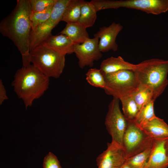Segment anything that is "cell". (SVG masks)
I'll return each mask as SVG.
<instances>
[{"mask_svg":"<svg viewBox=\"0 0 168 168\" xmlns=\"http://www.w3.org/2000/svg\"><path fill=\"white\" fill-rule=\"evenodd\" d=\"M29 0H17L12 12L0 23V32L12 41L22 56L23 66L30 64V37L31 27Z\"/></svg>","mask_w":168,"mask_h":168,"instance_id":"obj_1","label":"cell"},{"mask_svg":"<svg viewBox=\"0 0 168 168\" xmlns=\"http://www.w3.org/2000/svg\"><path fill=\"white\" fill-rule=\"evenodd\" d=\"M49 78L33 65L18 69L12 83L14 91L24 102L26 108L40 98L48 89Z\"/></svg>","mask_w":168,"mask_h":168,"instance_id":"obj_2","label":"cell"},{"mask_svg":"<svg viewBox=\"0 0 168 168\" xmlns=\"http://www.w3.org/2000/svg\"><path fill=\"white\" fill-rule=\"evenodd\" d=\"M138 84L150 89L154 100L163 92L168 84V60L152 58L136 64L133 71Z\"/></svg>","mask_w":168,"mask_h":168,"instance_id":"obj_3","label":"cell"},{"mask_svg":"<svg viewBox=\"0 0 168 168\" xmlns=\"http://www.w3.org/2000/svg\"><path fill=\"white\" fill-rule=\"evenodd\" d=\"M65 56L43 42L30 50V61L32 65L45 76L57 78L64 69Z\"/></svg>","mask_w":168,"mask_h":168,"instance_id":"obj_4","label":"cell"},{"mask_svg":"<svg viewBox=\"0 0 168 168\" xmlns=\"http://www.w3.org/2000/svg\"><path fill=\"white\" fill-rule=\"evenodd\" d=\"M91 1L97 12L105 9L124 7L157 15L168 10V0H93Z\"/></svg>","mask_w":168,"mask_h":168,"instance_id":"obj_5","label":"cell"},{"mask_svg":"<svg viewBox=\"0 0 168 168\" xmlns=\"http://www.w3.org/2000/svg\"><path fill=\"white\" fill-rule=\"evenodd\" d=\"M105 93L119 99L131 96L139 84L134 71L124 70L104 75Z\"/></svg>","mask_w":168,"mask_h":168,"instance_id":"obj_6","label":"cell"},{"mask_svg":"<svg viewBox=\"0 0 168 168\" xmlns=\"http://www.w3.org/2000/svg\"><path fill=\"white\" fill-rule=\"evenodd\" d=\"M153 141V139L135 121H127L123 139V147L126 159L151 147Z\"/></svg>","mask_w":168,"mask_h":168,"instance_id":"obj_7","label":"cell"},{"mask_svg":"<svg viewBox=\"0 0 168 168\" xmlns=\"http://www.w3.org/2000/svg\"><path fill=\"white\" fill-rule=\"evenodd\" d=\"M69 1L57 0L49 18L34 30L31 31L30 50L45 41L51 35V33L53 29L61 21L63 14Z\"/></svg>","mask_w":168,"mask_h":168,"instance_id":"obj_8","label":"cell"},{"mask_svg":"<svg viewBox=\"0 0 168 168\" xmlns=\"http://www.w3.org/2000/svg\"><path fill=\"white\" fill-rule=\"evenodd\" d=\"M118 99L113 97L108 105L105 124L112 142L123 146L124 135L127 126V121L120 109Z\"/></svg>","mask_w":168,"mask_h":168,"instance_id":"obj_9","label":"cell"},{"mask_svg":"<svg viewBox=\"0 0 168 168\" xmlns=\"http://www.w3.org/2000/svg\"><path fill=\"white\" fill-rule=\"evenodd\" d=\"M99 40L97 38H89L82 43L74 44L73 53L78 59L80 68L92 67L95 61L102 57V54L99 48Z\"/></svg>","mask_w":168,"mask_h":168,"instance_id":"obj_10","label":"cell"},{"mask_svg":"<svg viewBox=\"0 0 168 168\" xmlns=\"http://www.w3.org/2000/svg\"><path fill=\"white\" fill-rule=\"evenodd\" d=\"M123 146L113 142L96 158L98 168H120L126 161Z\"/></svg>","mask_w":168,"mask_h":168,"instance_id":"obj_11","label":"cell"},{"mask_svg":"<svg viewBox=\"0 0 168 168\" xmlns=\"http://www.w3.org/2000/svg\"><path fill=\"white\" fill-rule=\"evenodd\" d=\"M123 28V26L120 24L113 22L108 26H103L100 28L94 35V37L99 39V48L101 53L118 50V45L116 39Z\"/></svg>","mask_w":168,"mask_h":168,"instance_id":"obj_12","label":"cell"},{"mask_svg":"<svg viewBox=\"0 0 168 168\" xmlns=\"http://www.w3.org/2000/svg\"><path fill=\"white\" fill-rule=\"evenodd\" d=\"M166 141L153 140L150 156L144 168L168 167V156L164 147Z\"/></svg>","mask_w":168,"mask_h":168,"instance_id":"obj_13","label":"cell"},{"mask_svg":"<svg viewBox=\"0 0 168 168\" xmlns=\"http://www.w3.org/2000/svg\"><path fill=\"white\" fill-rule=\"evenodd\" d=\"M140 127L153 140L168 139V125L163 119L156 116Z\"/></svg>","mask_w":168,"mask_h":168,"instance_id":"obj_14","label":"cell"},{"mask_svg":"<svg viewBox=\"0 0 168 168\" xmlns=\"http://www.w3.org/2000/svg\"><path fill=\"white\" fill-rule=\"evenodd\" d=\"M136 67L134 64L124 60L121 56H111L102 62L100 69L103 75L124 70L134 71Z\"/></svg>","mask_w":168,"mask_h":168,"instance_id":"obj_15","label":"cell"},{"mask_svg":"<svg viewBox=\"0 0 168 168\" xmlns=\"http://www.w3.org/2000/svg\"><path fill=\"white\" fill-rule=\"evenodd\" d=\"M44 42L49 47L62 54L66 55L73 53L74 44L65 35L61 34L55 35H51Z\"/></svg>","mask_w":168,"mask_h":168,"instance_id":"obj_16","label":"cell"},{"mask_svg":"<svg viewBox=\"0 0 168 168\" xmlns=\"http://www.w3.org/2000/svg\"><path fill=\"white\" fill-rule=\"evenodd\" d=\"M86 29L78 22L67 23L60 33L67 36L74 44H80L90 38Z\"/></svg>","mask_w":168,"mask_h":168,"instance_id":"obj_17","label":"cell"},{"mask_svg":"<svg viewBox=\"0 0 168 168\" xmlns=\"http://www.w3.org/2000/svg\"><path fill=\"white\" fill-rule=\"evenodd\" d=\"M85 1L70 0L63 14L61 21L67 23L78 22L81 8Z\"/></svg>","mask_w":168,"mask_h":168,"instance_id":"obj_18","label":"cell"},{"mask_svg":"<svg viewBox=\"0 0 168 168\" xmlns=\"http://www.w3.org/2000/svg\"><path fill=\"white\" fill-rule=\"evenodd\" d=\"M97 12L91 1H85L81 8L78 22L86 28L92 26L97 18Z\"/></svg>","mask_w":168,"mask_h":168,"instance_id":"obj_19","label":"cell"},{"mask_svg":"<svg viewBox=\"0 0 168 168\" xmlns=\"http://www.w3.org/2000/svg\"><path fill=\"white\" fill-rule=\"evenodd\" d=\"M124 117L127 121H135L139 111L137 105L131 96L120 100Z\"/></svg>","mask_w":168,"mask_h":168,"instance_id":"obj_20","label":"cell"},{"mask_svg":"<svg viewBox=\"0 0 168 168\" xmlns=\"http://www.w3.org/2000/svg\"><path fill=\"white\" fill-rule=\"evenodd\" d=\"M154 101L153 99L151 100L140 109L135 120L139 126L145 124L156 116L154 109Z\"/></svg>","mask_w":168,"mask_h":168,"instance_id":"obj_21","label":"cell"},{"mask_svg":"<svg viewBox=\"0 0 168 168\" xmlns=\"http://www.w3.org/2000/svg\"><path fill=\"white\" fill-rule=\"evenodd\" d=\"M131 96L136 103L139 110L150 100H154L152 91L149 88L139 85L138 88Z\"/></svg>","mask_w":168,"mask_h":168,"instance_id":"obj_22","label":"cell"},{"mask_svg":"<svg viewBox=\"0 0 168 168\" xmlns=\"http://www.w3.org/2000/svg\"><path fill=\"white\" fill-rule=\"evenodd\" d=\"M86 80L93 86L104 89L105 86L104 76L100 69L93 68L88 70L86 73Z\"/></svg>","mask_w":168,"mask_h":168,"instance_id":"obj_23","label":"cell"},{"mask_svg":"<svg viewBox=\"0 0 168 168\" xmlns=\"http://www.w3.org/2000/svg\"><path fill=\"white\" fill-rule=\"evenodd\" d=\"M152 146L142 152L127 158L126 162L132 168H144L150 156Z\"/></svg>","mask_w":168,"mask_h":168,"instance_id":"obj_24","label":"cell"},{"mask_svg":"<svg viewBox=\"0 0 168 168\" xmlns=\"http://www.w3.org/2000/svg\"><path fill=\"white\" fill-rule=\"evenodd\" d=\"M54 5L41 12H34L31 11L30 15V20L32 31L34 30L49 18Z\"/></svg>","mask_w":168,"mask_h":168,"instance_id":"obj_25","label":"cell"},{"mask_svg":"<svg viewBox=\"0 0 168 168\" xmlns=\"http://www.w3.org/2000/svg\"><path fill=\"white\" fill-rule=\"evenodd\" d=\"M29 1L32 11L40 12L54 6L57 0H29Z\"/></svg>","mask_w":168,"mask_h":168,"instance_id":"obj_26","label":"cell"},{"mask_svg":"<svg viewBox=\"0 0 168 168\" xmlns=\"http://www.w3.org/2000/svg\"><path fill=\"white\" fill-rule=\"evenodd\" d=\"M43 168H62L57 157L49 152L44 158L43 162Z\"/></svg>","mask_w":168,"mask_h":168,"instance_id":"obj_27","label":"cell"},{"mask_svg":"<svg viewBox=\"0 0 168 168\" xmlns=\"http://www.w3.org/2000/svg\"><path fill=\"white\" fill-rule=\"evenodd\" d=\"M8 98L7 95L6 91L2 80H0V105H1Z\"/></svg>","mask_w":168,"mask_h":168,"instance_id":"obj_28","label":"cell"},{"mask_svg":"<svg viewBox=\"0 0 168 168\" xmlns=\"http://www.w3.org/2000/svg\"><path fill=\"white\" fill-rule=\"evenodd\" d=\"M164 147L166 155L168 156V139L166 140L165 142Z\"/></svg>","mask_w":168,"mask_h":168,"instance_id":"obj_29","label":"cell"},{"mask_svg":"<svg viewBox=\"0 0 168 168\" xmlns=\"http://www.w3.org/2000/svg\"><path fill=\"white\" fill-rule=\"evenodd\" d=\"M120 168H132L126 162H125L122 165Z\"/></svg>","mask_w":168,"mask_h":168,"instance_id":"obj_30","label":"cell"}]
</instances>
